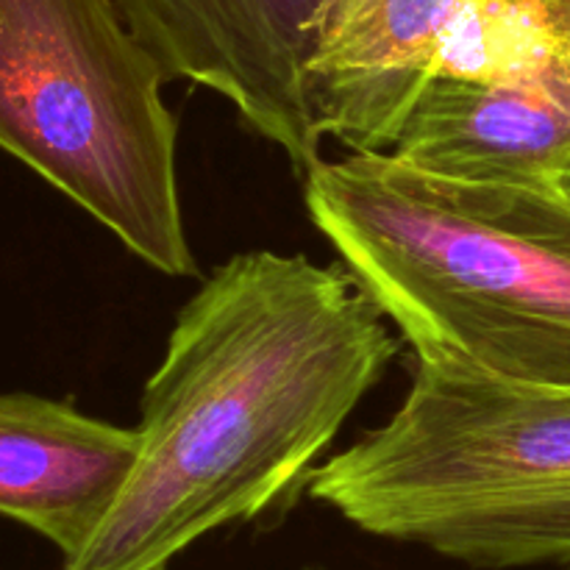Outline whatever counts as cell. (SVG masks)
I'll use <instances>...</instances> for the list:
<instances>
[{
    "instance_id": "obj_1",
    "label": "cell",
    "mask_w": 570,
    "mask_h": 570,
    "mask_svg": "<svg viewBox=\"0 0 570 570\" xmlns=\"http://www.w3.org/2000/svg\"><path fill=\"white\" fill-rule=\"evenodd\" d=\"M399 348L345 267L234 254L178 312L131 473L61 570H167L206 534L289 507Z\"/></svg>"
},
{
    "instance_id": "obj_2",
    "label": "cell",
    "mask_w": 570,
    "mask_h": 570,
    "mask_svg": "<svg viewBox=\"0 0 570 570\" xmlns=\"http://www.w3.org/2000/svg\"><path fill=\"white\" fill-rule=\"evenodd\" d=\"M306 212L417 360L570 387V181L473 184L390 150L323 159Z\"/></svg>"
},
{
    "instance_id": "obj_3",
    "label": "cell",
    "mask_w": 570,
    "mask_h": 570,
    "mask_svg": "<svg viewBox=\"0 0 570 570\" xmlns=\"http://www.w3.org/2000/svg\"><path fill=\"white\" fill-rule=\"evenodd\" d=\"M306 493L468 568L570 566V387L415 356L404 404L321 462Z\"/></svg>"
},
{
    "instance_id": "obj_4",
    "label": "cell",
    "mask_w": 570,
    "mask_h": 570,
    "mask_svg": "<svg viewBox=\"0 0 570 570\" xmlns=\"http://www.w3.org/2000/svg\"><path fill=\"white\" fill-rule=\"evenodd\" d=\"M165 70L115 0H0V150L165 276H195Z\"/></svg>"
},
{
    "instance_id": "obj_5",
    "label": "cell",
    "mask_w": 570,
    "mask_h": 570,
    "mask_svg": "<svg viewBox=\"0 0 570 570\" xmlns=\"http://www.w3.org/2000/svg\"><path fill=\"white\" fill-rule=\"evenodd\" d=\"M167 81L209 89L298 176L323 161L306 92L312 28L323 0H115Z\"/></svg>"
},
{
    "instance_id": "obj_6",
    "label": "cell",
    "mask_w": 570,
    "mask_h": 570,
    "mask_svg": "<svg viewBox=\"0 0 570 570\" xmlns=\"http://www.w3.org/2000/svg\"><path fill=\"white\" fill-rule=\"evenodd\" d=\"M462 3L323 0L306 59V92L323 137L351 154L393 148L406 111L434 78Z\"/></svg>"
},
{
    "instance_id": "obj_7",
    "label": "cell",
    "mask_w": 570,
    "mask_h": 570,
    "mask_svg": "<svg viewBox=\"0 0 570 570\" xmlns=\"http://www.w3.org/2000/svg\"><path fill=\"white\" fill-rule=\"evenodd\" d=\"M390 154L451 181H560L570 170V67L518 78L434 76Z\"/></svg>"
},
{
    "instance_id": "obj_8",
    "label": "cell",
    "mask_w": 570,
    "mask_h": 570,
    "mask_svg": "<svg viewBox=\"0 0 570 570\" xmlns=\"http://www.w3.org/2000/svg\"><path fill=\"white\" fill-rule=\"evenodd\" d=\"M137 432L31 393L0 395V515L42 534L65 560L120 495Z\"/></svg>"
},
{
    "instance_id": "obj_9",
    "label": "cell",
    "mask_w": 570,
    "mask_h": 570,
    "mask_svg": "<svg viewBox=\"0 0 570 570\" xmlns=\"http://www.w3.org/2000/svg\"><path fill=\"white\" fill-rule=\"evenodd\" d=\"M570 67V0H465L434 76L518 78Z\"/></svg>"
},
{
    "instance_id": "obj_10",
    "label": "cell",
    "mask_w": 570,
    "mask_h": 570,
    "mask_svg": "<svg viewBox=\"0 0 570 570\" xmlns=\"http://www.w3.org/2000/svg\"><path fill=\"white\" fill-rule=\"evenodd\" d=\"M566 178H568V181H570V170H568V173H566Z\"/></svg>"
},
{
    "instance_id": "obj_11",
    "label": "cell",
    "mask_w": 570,
    "mask_h": 570,
    "mask_svg": "<svg viewBox=\"0 0 570 570\" xmlns=\"http://www.w3.org/2000/svg\"><path fill=\"white\" fill-rule=\"evenodd\" d=\"M315 570H323V568H315Z\"/></svg>"
},
{
    "instance_id": "obj_12",
    "label": "cell",
    "mask_w": 570,
    "mask_h": 570,
    "mask_svg": "<svg viewBox=\"0 0 570 570\" xmlns=\"http://www.w3.org/2000/svg\"><path fill=\"white\" fill-rule=\"evenodd\" d=\"M568 570H570V568H568Z\"/></svg>"
}]
</instances>
